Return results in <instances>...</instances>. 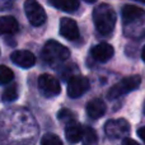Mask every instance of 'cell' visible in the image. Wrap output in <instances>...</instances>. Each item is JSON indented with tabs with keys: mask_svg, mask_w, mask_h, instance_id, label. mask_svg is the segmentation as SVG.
<instances>
[{
	"mask_svg": "<svg viewBox=\"0 0 145 145\" xmlns=\"http://www.w3.org/2000/svg\"><path fill=\"white\" fill-rule=\"evenodd\" d=\"M87 113L92 120H97L101 118L106 113V105L102 99L99 98H94V99L89 101L87 105Z\"/></svg>",
	"mask_w": 145,
	"mask_h": 145,
	"instance_id": "cell-12",
	"label": "cell"
},
{
	"mask_svg": "<svg viewBox=\"0 0 145 145\" xmlns=\"http://www.w3.org/2000/svg\"><path fill=\"white\" fill-rule=\"evenodd\" d=\"M82 140L84 141L85 144H95V143H97V141H98V136H97V133H95L94 129H92V127L83 129Z\"/></svg>",
	"mask_w": 145,
	"mask_h": 145,
	"instance_id": "cell-16",
	"label": "cell"
},
{
	"mask_svg": "<svg viewBox=\"0 0 145 145\" xmlns=\"http://www.w3.org/2000/svg\"><path fill=\"white\" fill-rule=\"evenodd\" d=\"M13 0H0V9H9L12 7Z\"/></svg>",
	"mask_w": 145,
	"mask_h": 145,
	"instance_id": "cell-21",
	"label": "cell"
},
{
	"mask_svg": "<svg viewBox=\"0 0 145 145\" xmlns=\"http://www.w3.org/2000/svg\"><path fill=\"white\" fill-rule=\"evenodd\" d=\"M138 135L140 136V139L145 143V126H144V127L139 129V130H138Z\"/></svg>",
	"mask_w": 145,
	"mask_h": 145,
	"instance_id": "cell-22",
	"label": "cell"
},
{
	"mask_svg": "<svg viewBox=\"0 0 145 145\" xmlns=\"http://www.w3.org/2000/svg\"><path fill=\"white\" fill-rule=\"evenodd\" d=\"M141 59H143V61L145 63V46H144V48H143V52H141Z\"/></svg>",
	"mask_w": 145,
	"mask_h": 145,
	"instance_id": "cell-24",
	"label": "cell"
},
{
	"mask_svg": "<svg viewBox=\"0 0 145 145\" xmlns=\"http://www.w3.org/2000/svg\"><path fill=\"white\" fill-rule=\"evenodd\" d=\"M24 13L27 19L29 20V23L35 27H40L47 19L46 12L42 7L40 5V3H37L36 0H25L24 3Z\"/></svg>",
	"mask_w": 145,
	"mask_h": 145,
	"instance_id": "cell-4",
	"label": "cell"
},
{
	"mask_svg": "<svg viewBox=\"0 0 145 145\" xmlns=\"http://www.w3.org/2000/svg\"><path fill=\"white\" fill-rule=\"evenodd\" d=\"M89 89V79L82 75H74L68 82V95L70 98H79Z\"/></svg>",
	"mask_w": 145,
	"mask_h": 145,
	"instance_id": "cell-7",
	"label": "cell"
},
{
	"mask_svg": "<svg viewBox=\"0 0 145 145\" xmlns=\"http://www.w3.org/2000/svg\"><path fill=\"white\" fill-rule=\"evenodd\" d=\"M144 111H145V106H144Z\"/></svg>",
	"mask_w": 145,
	"mask_h": 145,
	"instance_id": "cell-27",
	"label": "cell"
},
{
	"mask_svg": "<svg viewBox=\"0 0 145 145\" xmlns=\"http://www.w3.org/2000/svg\"><path fill=\"white\" fill-rule=\"evenodd\" d=\"M123 144H126V143H131V144H135V145H138V141H135V140H133V139H123V141H122Z\"/></svg>",
	"mask_w": 145,
	"mask_h": 145,
	"instance_id": "cell-23",
	"label": "cell"
},
{
	"mask_svg": "<svg viewBox=\"0 0 145 145\" xmlns=\"http://www.w3.org/2000/svg\"><path fill=\"white\" fill-rule=\"evenodd\" d=\"M93 20L101 35H110L116 25V12L108 4H99L93 10Z\"/></svg>",
	"mask_w": 145,
	"mask_h": 145,
	"instance_id": "cell-1",
	"label": "cell"
},
{
	"mask_svg": "<svg viewBox=\"0 0 145 145\" xmlns=\"http://www.w3.org/2000/svg\"><path fill=\"white\" fill-rule=\"evenodd\" d=\"M105 131L110 139H121L126 136L130 131V125L123 118H117V120H110L106 122Z\"/></svg>",
	"mask_w": 145,
	"mask_h": 145,
	"instance_id": "cell-6",
	"label": "cell"
},
{
	"mask_svg": "<svg viewBox=\"0 0 145 145\" xmlns=\"http://www.w3.org/2000/svg\"><path fill=\"white\" fill-rule=\"evenodd\" d=\"M41 144H43V145H61L63 141H61V139L59 138V136L54 135V134H47V135H45L42 138Z\"/></svg>",
	"mask_w": 145,
	"mask_h": 145,
	"instance_id": "cell-19",
	"label": "cell"
},
{
	"mask_svg": "<svg viewBox=\"0 0 145 145\" xmlns=\"http://www.w3.org/2000/svg\"><path fill=\"white\" fill-rule=\"evenodd\" d=\"M90 54H92V57L94 59L95 61L106 63V61H108L113 56L115 50H113V47L110 43L102 42V43H99V45L94 46V47L92 48V51H90Z\"/></svg>",
	"mask_w": 145,
	"mask_h": 145,
	"instance_id": "cell-10",
	"label": "cell"
},
{
	"mask_svg": "<svg viewBox=\"0 0 145 145\" xmlns=\"http://www.w3.org/2000/svg\"><path fill=\"white\" fill-rule=\"evenodd\" d=\"M70 56V51L68 47L61 45L57 41H47L42 48V59L50 65H56V64L64 63L68 60Z\"/></svg>",
	"mask_w": 145,
	"mask_h": 145,
	"instance_id": "cell-2",
	"label": "cell"
},
{
	"mask_svg": "<svg viewBox=\"0 0 145 145\" xmlns=\"http://www.w3.org/2000/svg\"><path fill=\"white\" fill-rule=\"evenodd\" d=\"M50 3L55 8L68 13L75 12L79 8V0H50Z\"/></svg>",
	"mask_w": 145,
	"mask_h": 145,
	"instance_id": "cell-15",
	"label": "cell"
},
{
	"mask_svg": "<svg viewBox=\"0 0 145 145\" xmlns=\"http://www.w3.org/2000/svg\"><path fill=\"white\" fill-rule=\"evenodd\" d=\"M38 89L42 93V95L51 98L60 94L61 85L55 76L50 74H42L38 78Z\"/></svg>",
	"mask_w": 145,
	"mask_h": 145,
	"instance_id": "cell-5",
	"label": "cell"
},
{
	"mask_svg": "<svg viewBox=\"0 0 145 145\" xmlns=\"http://www.w3.org/2000/svg\"><path fill=\"white\" fill-rule=\"evenodd\" d=\"M19 29L17 19L12 15L0 17V35H14Z\"/></svg>",
	"mask_w": 145,
	"mask_h": 145,
	"instance_id": "cell-13",
	"label": "cell"
},
{
	"mask_svg": "<svg viewBox=\"0 0 145 145\" xmlns=\"http://www.w3.org/2000/svg\"><path fill=\"white\" fill-rule=\"evenodd\" d=\"M14 78L12 69L5 65H0V84H9Z\"/></svg>",
	"mask_w": 145,
	"mask_h": 145,
	"instance_id": "cell-18",
	"label": "cell"
},
{
	"mask_svg": "<svg viewBox=\"0 0 145 145\" xmlns=\"http://www.w3.org/2000/svg\"><path fill=\"white\" fill-rule=\"evenodd\" d=\"M135 1H139V3H144V4H145V0H135Z\"/></svg>",
	"mask_w": 145,
	"mask_h": 145,
	"instance_id": "cell-26",
	"label": "cell"
},
{
	"mask_svg": "<svg viewBox=\"0 0 145 145\" xmlns=\"http://www.w3.org/2000/svg\"><path fill=\"white\" fill-rule=\"evenodd\" d=\"M12 61L15 65L23 69H29L36 64V56L28 50H18L14 51L10 56Z\"/></svg>",
	"mask_w": 145,
	"mask_h": 145,
	"instance_id": "cell-8",
	"label": "cell"
},
{
	"mask_svg": "<svg viewBox=\"0 0 145 145\" xmlns=\"http://www.w3.org/2000/svg\"><path fill=\"white\" fill-rule=\"evenodd\" d=\"M141 83V78L139 75H131V76H126L122 80L115 84L110 90H108V99H116V98L122 97L123 94L129 92H133L136 88H139Z\"/></svg>",
	"mask_w": 145,
	"mask_h": 145,
	"instance_id": "cell-3",
	"label": "cell"
},
{
	"mask_svg": "<svg viewBox=\"0 0 145 145\" xmlns=\"http://www.w3.org/2000/svg\"><path fill=\"white\" fill-rule=\"evenodd\" d=\"M18 98V89L17 85L12 84L8 88H5V90L3 92V101L4 102H13Z\"/></svg>",
	"mask_w": 145,
	"mask_h": 145,
	"instance_id": "cell-17",
	"label": "cell"
},
{
	"mask_svg": "<svg viewBox=\"0 0 145 145\" xmlns=\"http://www.w3.org/2000/svg\"><path fill=\"white\" fill-rule=\"evenodd\" d=\"M60 35L69 41H75L79 38V28L74 19L63 18L60 20Z\"/></svg>",
	"mask_w": 145,
	"mask_h": 145,
	"instance_id": "cell-9",
	"label": "cell"
},
{
	"mask_svg": "<svg viewBox=\"0 0 145 145\" xmlns=\"http://www.w3.org/2000/svg\"><path fill=\"white\" fill-rule=\"evenodd\" d=\"M122 19L125 23H131L134 22V20L139 19V18L144 17L145 12L144 9H141V8L136 7V5H125V7L122 8Z\"/></svg>",
	"mask_w": 145,
	"mask_h": 145,
	"instance_id": "cell-14",
	"label": "cell"
},
{
	"mask_svg": "<svg viewBox=\"0 0 145 145\" xmlns=\"http://www.w3.org/2000/svg\"><path fill=\"white\" fill-rule=\"evenodd\" d=\"M65 136H66V140L71 144L75 143H79L82 140V136H83V129L80 126L79 122H76L75 120L70 121V122L66 123V127H65Z\"/></svg>",
	"mask_w": 145,
	"mask_h": 145,
	"instance_id": "cell-11",
	"label": "cell"
},
{
	"mask_svg": "<svg viewBox=\"0 0 145 145\" xmlns=\"http://www.w3.org/2000/svg\"><path fill=\"white\" fill-rule=\"evenodd\" d=\"M57 118L60 121H63V122L68 123V122H70V121L75 120V116H74V113H72L70 110H66V108H64V110H61L60 112L57 113Z\"/></svg>",
	"mask_w": 145,
	"mask_h": 145,
	"instance_id": "cell-20",
	"label": "cell"
},
{
	"mask_svg": "<svg viewBox=\"0 0 145 145\" xmlns=\"http://www.w3.org/2000/svg\"><path fill=\"white\" fill-rule=\"evenodd\" d=\"M85 1H87V3H94L95 0H85Z\"/></svg>",
	"mask_w": 145,
	"mask_h": 145,
	"instance_id": "cell-25",
	"label": "cell"
}]
</instances>
